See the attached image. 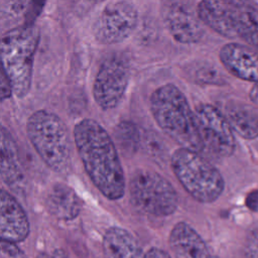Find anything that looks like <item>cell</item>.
Masks as SVG:
<instances>
[{
    "label": "cell",
    "instance_id": "6da1fadb",
    "mask_svg": "<svg viewBox=\"0 0 258 258\" xmlns=\"http://www.w3.org/2000/svg\"><path fill=\"white\" fill-rule=\"evenodd\" d=\"M76 148L94 185L108 200L125 194V175L117 148L108 132L95 120L83 119L74 128Z\"/></svg>",
    "mask_w": 258,
    "mask_h": 258
},
{
    "label": "cell",
    "instance_id": "7a4b0ae2",
    "mask_svg": "<svg viewBox=\"0 0 258 258\" xmlns=\"http://www.w3.org/2000/svg\"><path fill=\"white\" fill-rule=\"evenodd\" d=\"M150 110L158 127L183 148L204 151L195 112L184 94L173 84L157 88L150 97Z\"/></svg>",
    "mask_w": 258,
    "mask_h": 258
},
{
    "label": "cell",
    "instance_id": "3957f363",
    "mask_svg": "<svg viewBox=\"0 0 258 258\" xmlns=\"http://www.w3.org/2000/svg\"><path fill=\"white\" fill-rule=\"evenodd\" d=\"M38 42L39 31L33 24L14 27L2 35V70L18 98L25 97L30 90L33 59Z\"/></svg>",
    "mask_w": 258,
    "mask_h": 258
},
{
    "label": "cell",
    "instance_id": "277c9868",
    "mask_svg": "<svg viewBox=\"0 0 258 258\" xmlns=\"http://www.w3.org/2000/svg\"><path fill=\"white\" fill-rule=\"evenodd\" d=\"M26 134L42 161L55 172L68 169L71 141L66 124L54 113L38 110L26 122Z\"/></svg>",
    "mask_w": 258,
    "mask_h": 258
},
{
    "label": "cell",
    "instance_id": "5b68a950",
    "mask_svg": "<svg viewBox=\"0 0 258 258\" xmlns=\"http://www.w3.org/2000/svg\"><path fill=\"white\" fill-rule=\"evenodd\" d=\"M170 165L182 187L196 201L209 204L222 195L225 187L222 174L200 153L177 148L170 156Z\"/></svg>",
    "mask_w": 258,
    "mask_h": 258
},
{
    "label": "cell",
    "instance_id": "8992f818",
    "mask_svg": "<svg viewBox=\"0 0 258 258\" xmlns=\"http://www.w3.org/2000/svg\"><path fill=\"white\" fill-rule=\"evenodd\" d=\"M131 202L139 211L166 217L177 208V195L171 183L155 171L141 169L132 174L129 182Z\"/></svg>",
    "mask_w": 258,
    "mask_h": 258
},
{
    "label": "cell",
    "instance_id": "52a82bcc",
    "mask_svg": "<svg viewBox=\"0 0 258 258\" xmlns=\"http://www.w3.org/2000/svg\"><path fill=\"white\" fill-rule=\"evenodd\" d=\"M130 66L126 56L114 53L101 63L93 85V96L103 110H111L119 105L127 89Z\"/></svg>",
    "mask_w": 258,
    "mask_h": 258
},
{
    "label": "cell",
    "instance_id": "ba28073f",
    "mask_svg": "<svg viewBox=\"0 0 258 258\" xmlns=\"http://www.w3.org/2000/svg\"><path fill=\"white\" fill-rule=\"evenodd\" d=\"M137 20L138 13L131 2H109L95 20L93 34L102 44H116L129 37L137 25Z\"/></svg>",
    "mask_w": 258,
    "mask_h": 258
},
{
    "label": "cell",
    "instance_id": "9c48e42d",
    "mask_svg": "<svg viewBox=\"0 0 258 258\" xmlns=\"http://www.w3.org/2000/svg\"><path fill=\"white\" fill-rule=\"evenodd\" d=\"M195 115L205 148L221 157H229L235 150V137L233 130L216 107L210 104H199Z\"/></svg>",
    "mask_w": 258,
    "mask_h": 258
},
{
    "label": "cell",
    "instance_id": "30bf717a",
    "mask_svg": "<svg viewBox=\"0 0 258 258\" xmlns=\"http://www.w3.org/2000/svg\"><path fill=\"white\" fill-rule=\"evenodd\" d=\"M161 15L171 36L180 43H195L204 35L203 22L197 7L188 1H167L162 4Z\"/></svg>",
    "mask_w": 258,
    "mask_h": 258
},
{
    "label": "cell",
    "instance_id": "8fae6325",
    "mask_svg": "<svg viewBox=\"0 0 258 258\" xmlns=\"http://www.w3.org/2000/svg\"><path fill=\"white\" fill-rule=\"evenodd\" d=\"M30 232L29 221L18 201L5 189L0 197V237L1 241L19 243Z\"/></svg>",
    "mask_w": 258,
    "mask_h": 258
},
{
    "label": "cell",
    "instance_id": "7c38bea8",
    "mask_svg": "<svg viewBox=\"0 0 258 258\" xmlns=\"http://www.w3.org/2000/svg\"><path fill=\"white\" fill-rule=\"evenodd\" d=\"M220 59L233 76L258 84V52L236 42L222 46Z\"/></svg>",
    "mask_w": 258,
    "mask_h": 258
},
{
    "label": "cell",
    "instance_id": "4fadbf2b",
    "mask_svg": "<svg viewBox=\"0 0 258 258\" xmlns=\"http://www.w3.org/2000/svg\"><path fill=\"white\" fill-rule=\"evenodd\" d=\"M168 243L174 258H212L203 238L185 222L174 225Z\"/></svg>",
    "mask_w": 258,
    "mask_h": 258
},
{
    "label": "cell",
    "instance_id": "5bb4252c",
    "mask_svg": "<svg viewBox=\"0 0 258 258\" xmlns=\"http://www.w3.org/2000/svg\"><path fill=\"white\" fill-rule=\"evenodd\" d=\"M1 178L10 189L17 192H23L25 187V176L21 168L16 144L9 131L1 128Z\"/></svg>",
    "mask_w": 258,
    "mask_h": 258
},
{
    "label": "cell",
    "instance_id": "9a60e30c",
    "mask_svg": "<svg viewBox=\"0 0 258 258\" xmlns=\"http://www.w3.org/2000/svg\"><path fill=\"white\" fill-rule=\"evenodd\" d=\"M201 21L227 38H236L233 27V1L204 0L197 5Z\"/></svg>",
    "mask_w": 258,
    "mask_h": 258
},
{
    "label": "cell",
    "instance_id": "2e32d148",
    "mask_svg": "<svg viewBox=\"0 0 258 258\" xmlns=\"http://www.w3.org/2000/svg\"><path fill=\"white\" fill-rule=\"evenodd\" d=\"M45 206L50 215L62 221L76 219L82 209L81 200L75 190L61 182L54 183L48 189Z\"/></svg>",
    "mask_w": 258,
    "mask_h": 258
},
{
    "label": "cell",
    "instance_id": "e0dca14e",
    "mask_svg": "<svg viewBox=\"0 0 258 258\" xmlns=\"http://www.w3.org/2000/svg\"><path fill=\"white\" fill-rule=\"evenodd\" d=\"M104 258H147L135 237L120 227L109 228L103 237Z\"/></svg>",
    "mask_w": 258,
    "mask_h": 258
},
{
    "label": "cell",
    "instance_id": "ac0fdd59",
    "mask_svg": "<svg viewBox=\"0 0 258 258\" xmlns=\"http://www.w3.org/2000/svg\"><path fill=\"white\" fill-rule=\"evenodd\" d=\"M225 117L232 130L242 138L258 137V112L254 108L239 102H230L225 109Z\"/></svg>",
    "mask_w": 258,
    "mask_h": 258
},
{
    "label": "cell",
    "instance_id": "d6986e66",
    "mask_svg": "<svg viewBox=\"0 0 258 258\" xmlns=\"http://www.w3.org/2000/svg\"><path fill=\"white\" fill-rule=\"evenodd\" d=\"M233 26L236 38L240 37L258 49V8L233 1Z\"/></svg>",
    "mask_w": 258,
    "mask_h": 258
},
{
    "label": "cell",
    "instance_id": "ffe728a7",
    "mask_svg": "<svg viewBox=\"0 0 258 258\" xmlns=\"http://www.w3.org/2000/svg\"><path fill=\"white\" fill-rule=\"evenodd\" d=\"M114 138L125 155L133 154L137 150L140 142L138 129L130 121H121L115 127Z\"/></svg>",
    "mask_w": 258,
    "mask_h": 258
},
{
    "label": "cell",
    "instance_id": "44dd1931",
    "mask_svg": "<svg viewBox=\"0 0 258 258\" xmlns=\"http://www.w3.org/2000/svg\"><path fill=\"white\" fill-rule=\"evenodd\" d=\"M192 79L196 82L206 84H220L222 77L214 67L209 63H196L191 70Z\"/></svg>",
    "mask_w": 258,
    "mask_h": 258
},
{
    "label": "cell",
    "instance_id": "7402d4cb",
    "mask_svg": "<svg viewBox=\"0 0 258 258\" xmlns=\"http://www.w3.org/2000/svg\"><path fill=\"white\" fill-rule=\"evenodd\" d=\"M143 143L145 150L149 155L152 156V158L155 159H164V156L166 154L165 146L160 139V137L155 132H146L143 136Z\"/></svg>",
    "mask_w": 258,
    "mask_h": 258
},
{
    "label": "cell",
    "instance_id": "603a6c76",
    "mask_svg": "<svg viewBox=\"0 0 258 258\" xmlns=\"http://www.w3.org/2000/svg\"><path fill=\"white\" fill-rule=\"evenodd\" d=\"M246 258H258V230H254L248 236L245 245Z\"/></svg>",
    "mask_w": 258,
    "mask_h": 258
},
{
    "label": "cell",
    "instance_id": "cb8c5ba5",
    "mask_svg": "<svg viewBox=\"0 0 258 258\" xmlns=\"http://www.w3.org/2000/svg\"><path fill=\"white\" fill-rule=\"evenodd\" d=\"M1 253L3 258H26L16 244L1 241Z\"/></svg>",
    "mask_w": 258,
    "mask_h": 258
},
{
    "label": "cell",
    "instance_id": "d4e9b609",
    "mask_svg": "<svg viewBox=\"0 0 258 258\" xmlns=\"http://www.w3.org/2000/svg\"><path fill=\"white\" fill-rule=\"evenodd\" d=\"M1 85H0V88H1V100L4 101L6 99H9L13 93V89H12V86H11V83H10V80L8 79L7 75L5 74V72L2 70L1 71Z\"/></svg>",
    "mask_w": 258,
    "mask_h": 258
},
{
    "label": "cell",
    "instance_id": "484cf974",
    "mask_svg": "<svg viewBox=\"0 0 258 258\" xmlns=\"http://www.w3.org/2000/svg\"><path fill=\"white\" fill-rule=\"evenodd\" d=\"M246 205L251 211H258V190L251 191L246 198Z\"/></svg>",
    "mask_w": 258,
    "mask_h": 258
},
{
    "label": "cell",
    "instance_id": "4316f807",
    "mask_svg": "<svg viewBox=\"0 0 258 258\" xmlns=\"http://www.w3.org/2000/svg\"><path fill=\"white\" fill-rule=\"evenodd\" d=\"M147 258H171L169 254L159 248H151L146 253Z\"/></svg>",
    "mask_w": 258,
    "mask_h": 258
},
{
    "label": "cell",
    "instance_id": "83f0119b",
    "mask_svg": "<svg viewBox=\"0 0 258 258\" xmlns=\"http://www.w3.org/2000/svg\"><path fill=\"white\" fill-rule=\"evenodd\" d=\"M39 258H69V256H68V254L63 250L56 249L51 254H49V255H41Z\"/></svg>",
    "mask_w": 258,
    "mask_h": 258
},
{
    "label": "cell",
    "instance_id": "f1b7e54d",
    "mask_svg": "<svg viewBox=\"0 0 258 258\" xmlns=\"http://www.w3.org/2000/svg\"><path fill=\"white\" fill-rule=\"evenodd\" d=\"M250 99L253 103L258 104V84H255L250 91Z\"/></svg>",
    "mask_w": 258,
    "mask_h": 258
},
{
    "label": "cell",
    "instance_id": "f546056e",
    "mask_svg": "<svg viewBox=\"0 0 258 258\" xmlns=\"http://www.w3.org/2000/svg\"><path fill=\"white\" fill-rule=\"evenodd\" d=\"M212 258H219V257H212Z\"/></svg>",
    "mask_w": 258,
    "mask_h": 258
}]
</instances>
